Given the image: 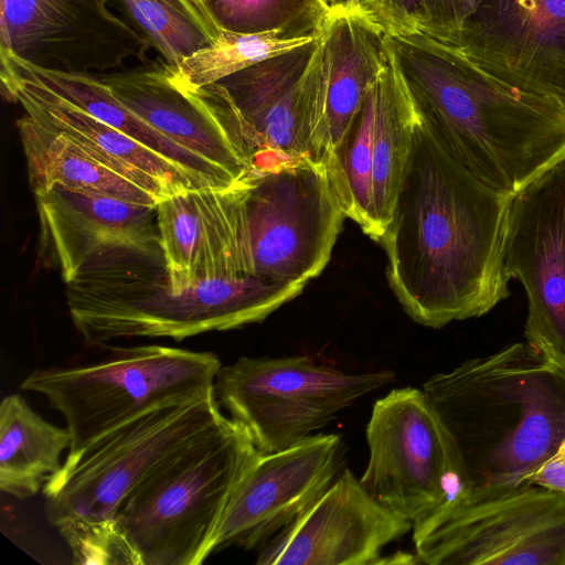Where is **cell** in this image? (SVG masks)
Returning a JSON list of instances; mask_svg holds the SVG:
<instances>
[{"mask_svg": "<svg viewBox=\"0 0 565 565\" xmlns=\"http://www.w3.org/2000/svg\"><path fill=\"white\" fill-rule=\"evenodd\" d=\"M414 100L412 150L379 243L387 282L404 311L438 329L481 317L509 297L505 244L513 195L457 161Z\"/></svg>", "mask_w": 565, "mask_h": 565, "instance_id": "1", "label": "cell"}, {"mask_svg": "<svg viewBox=\"0 0 565 565\" xmlns=\"http://www.w3.org/2000/svg\"><path fill=\"white\" fill-rule=\"evenodd\" d=\"M387 38L441 145L489 186L514 195L565 157L563 106L503 83L452 44Z\"/></svg>", "mask_w": 565, "mask_h": 565, "instance_id": "2", "label": "cell"}, {"mask_svg": "<svg viewBox=\"0 0 565 565\" xmlns=\"http://www.w3.org/2000/svg\"><path fill=\"white\" fill-rule=\"evenodd\" d=\"M423 390L456 445L468 491L522 483L565 436V364L526 341L437 373Z\"/></svg>", "mask_w": 565, "mask_h": 565, "instance_id": "3", "label": "cell"}, {"mask_svg": "<svg viewBox=\"0 0 565 565\" xmlns=\"http://www.w3.org/2000/svg\"><path fill=\"white\" fill-rule=\"evenodd\" d=\"M77 331L90 345L134 338L175 341L259 322L303 288L246 277L172 289L160 246L109 248L67 284Z\"/></svg>", "mask_w": 565, "mask_h": 565, "instance_id": "4", "label": "cell"}, {"mask_svg": "<svg viewBox=\"0 0 565 565\" xmlns=\"http://www.w3.org/2000/svg\"><path fill=\"white\" fill-rule=\"evenodd\" d=\"M260 452L228 416L161 462L111 524L132 565H200L227 507Z\"/></svg>", "mask_w": 565, "mask_h": 565, "instance_id": "5", "label": "cell"}, {"mask_svg": "<svg viewBox=\"0 0 565 565\" xmlns=\"http://www.w3.org/2000/svg\"><path fill=\"white\" fill-rule=\"evenodd\" d=\"M99 358L36 369L21 388L46 397L71 434L65 460L154 407L191 399L214 388L220 359L212 352L143 344L102 345Z\"/></svg>", "mask_w": 565, "mask_h": 565, "instance_id": "6", "label": "cell"}, {"mask_svg": "<svg viewBox=\"0 0 565 565\" xmlns=\"http://www.w3.org/2000/svg\"><path fill=\"white\" fill-rule=\"evenodd\" d=\"M226 417L213 388L114 428L64 460L44 484L49 522L57 527L110 524L125 499L161 462Z\"/></svg>", "mask_w": 565, "mask_h": 565, "instance_id": "7", "label": "cell"}, {"mask_svg": "<svg viewBox=\"0 0 565 565\" xmlns=\"http://www.w3.org/2000/svg\"><path fill=\"white\" fill-rule=\"evenodd\" d=\"M391 370L347 373L303 355L242 356L218 370L221 408L262 454L294 446L363 395L392 383Z\"/></svg>", "mask_w": 565, "mask_h": 565, "instance_id": "8", "label": "cell"}, {"mask_svg": "<svg viewBox=\"0 0 565 565\" xmlns=\"http://www.w3.org/2000/svg\"><path fill=\"white\" fill-rule=\"evenodd\" d=\"M412 530L420 564L565 565V494L535 484L470 490Z\"/></svg>", "mask_w": 565, "mask_h": 565, "instance_id": "9", "label": "cell"}, {"mask_svg": "<svg viewBox=\"0 0 565 565\" xmlns=\"http://www.w3.org/2000/svg\"><path fill=\"white\" fill-rule=\"evenodd\" d=\"M364 489L412 527L468 492L456 445L423 388L377 399L365 430Z\"/></svg>", "mask_w": 565, "mask_h": 565, "instance_id": "10", "label": "cell"}, {"mask_svg": "<svg viewBox=\"0 0 565 565\" xmlns=\"http://www.w3.org/2000/svg\"><path fill=\"white\" fill-rule=\"evenodd\" d=\"M247 179L255 276L305 288L329 263L345 217L324 160L250 169Z\"/></svg>", "mask_w": 565, "mask_h": 565, "instance_id": "11", "label": "cell"}, {"mask_svg": "<svg viewBox=\"0 0 565 565\" xmlns=\"http://www.w3.org/2000/svg\"><path fill=\"white\" fill-rule=\"evenodd\" d=\"M321 73L319 35L217 82L226 90L232 128L252 169L324 160Z\"/></svg>", "mask_w": 565, "mask_h": 565, "instance_id": "12", "label": "cell"}, {"mask_svg": "<svg viewBox=\"0 0 565 565\" xmlns=\"http://www.w3.org/2000/svg\"><path fill=\"white\" fill-rule=\"evenodd\" d=\"M111 0H1L0 52L63 73H110L149 62L150 42Z\"/></svg>", "mask_w": 565, "mask_h": 565, "instance_id": "13", "label": "cell"}, {"mask_svg": "<svg viewBox=\"0 0 565 565\" xmlns=\"http://www.w3.org/2000/svg\"><path fill=\"white\" fill-rule=\"evenodd\" d=\"M505 260L526 294V342L565 364V157L513 195Z\"/></svg>", "mask_w": 565, "mask_h": 565, "instance_id": "14", "label": "cell"}, {"mask_svg": "<svg viewBox=\"0 0 565 565\" xmlns=\"http://www.w3.org/2000/svg\"><path fill=\"white\" fill-rule=\"evenodd\" d=\"M452 45L503 83L565 108V0H484Z\"/></svg>", "mask_w": 565, "mask_h": 565, "instance_id": "15", "label": "cell"}, {"mask_svg": "<svg viewBox=\"0 0 565 565\" xmlns=\"http://www.w3.org/2000/svg\"><path fill=\"white\" fill-rule=\"evenodd\" d=\"M338 434H313L262 454L238 484L216 533L213 553L260 548L300 516L344 469Z\"/></svg>", "mask_w": 565, "mask_h": 565, "instance_id": "16", "label": "cell"}, {"mask_svg": "<svg viewBox=\"0 0 565 565\" xmlns=\"http://www.w3.org/2000/svg\"><path fill=\"white\" fill-rule=\"evenodd\" d=\"M247 175L228 186L191 189L158 202L159 246L174 291L204 280L256 277Z\"/></svg>", "mask_w": 565, "mask_h": 565, "instance_id": "17", "label": "cell"}, {"mask_svg": "<svg viewBox=\"0 0 565 565\" xmlns=\"http://www.w3.org/2000/svg\"><path fill=\"white\" fill-rule=\"evenodd\" d=\"M409 530V522L379 503L344 468L300 516L259 548L256 563L384 564V547Z\"/></svg>", "mask_w": 565, "mask_h": 565, "instance_id": "18", "label": "cell"}, {"mask_svg": "<svg viewBox=\"0 0 565 565\" xmlns=\"http://www.w3.org/2000/svg\"><path fill=\"white\" fill-rule=\"evenodd\" d=\"M113 94L158 132L236 180L252 166L210 103L179 86L163 60L97 74Z\"/></svg>", "mask_w": 565, "mask_h": 565, "instance_id": "19", "label": "cell"}, {"mask_svg": "<svg viewBox=\"0 0 565 565\" xmlns=\"http://www.w3.org/2000/svg\"><path fill=\"white\" fill-rule=\"evenodd\" d=\"M43 244L65 284L94 256L117 247L159 246L157 205L53 185L34 194Z\"/></svg>", "mask_w": 565, "mask_h": 565, "instance_id": "20", "label": "cell"}, {"mask_svg": "<svg viewBox=\"0 0 565 565\" xmlns=\"http://www.w3.org/2000/svg\"><path fill=\"white\" fill-rule=\"evenodd\" d=\"M3 96L30 117L65 134L103 164L159 200L210 186L134 138L67 104L7 67L0 68Z\"/></svg>", "mask_w": 565, "mask_h": 565, "instance_id": "21", "label": "cell"}, {"mask_svg": "<svg viewBox=\"0 0 565 565\" xmlns=\"http://www.w3.org/2000/svg\"><path fill=\"white\" fill-rule=\"evenodd\" d=\"M320 41L321 143L327 156L340 141L370 87L387 65L388 47L386 34L370 19L340 12L330 13Z\"/></svg>", "mask_w": 565, "mask_h": 565, "instance_id": "22", "label": "cell"}, {"mask_svg": "<svg viewBox=\"0 0 565 565\" xmlns=\"http://www.w3.org/2000/svg\"><path fill=\"white\" fill-rule=\"evenodd\" d=\"M0 62L1 67L126 134L210 186H228L238 181L158 132L121 103L97 74L47 71L7 52H0Z\"/></svg>", "mask_w": 565, "mask_h": 565, "instance_id": "23", "label": "cell"}, {"mask_svg": "<svg viewBox=\"0 0 565 565\" xmlns=\"http://www.w3.org/2000/svg\"><path fill=\"white\" fill-rule=\"evenodd\" d=\"M18 128L34 194L53 185L156 206L160 201L98 161L65 134L24 114Z\"/></svg>", "mask_w": 565, "mask_h": 565, "instance_id": "24", "label": "cell"}, {"mask_svg": "<svg viewBox=\"0 0 565 565\" xmlns=\"http://www.w3.org/2000/svg\"><path fill=\"white\" fill-rule=\"evenodd\" d=\"M388 62L373 84V204L381 237L402 184L413 143L415 100L386 34Z\"/></svg>", "mask_w": 565, "mask_h": 565, "instance_id": "25", "label": "cell"}, {"mask_svg": "<svg viewBox=\"0 0 565 565\" xmlns=\"http://www.w3.org/2000/svg\"><path fill=\"white\" fill-rule=\"evenodd\" d=\"M68 429L46 422L19 394L0 404V489L25 499L36 494L62 467L71 446Z\"/></svg>", "mask_w": 565, "mask_h": 565, "instance_id": "26", "label": "cell"}, {"mask_svg": "<svg viewBox=\"0 0 565 565\" xmlns=\"http://www.w3.org/2000/svg\"><path fill=\"white\" fill-rule=\"evenodd\" d=\"M373 84L342 138L327 153L324 163L345 217L380 242L372 188Z\"/></svg>", "mask_w": 565, "mask_h": 565, "instance_id": "27", "label": "cell"}, {"mask_svg": "<svg viewBox=\"0 0 565 565\" xmlns=\"http://www.w3.org/2000/svg\"><path fill=\"white\" fill-rule=\"evenodd\" d=\"M168 65L215 43L222 29L203 0H116Z\"/></svg>", "mask_w": 565, "mask_h": 565, "instance_id": "28", "label": "cell"}, {"mask_svg": "<svg viewBox=\"0 0 565 565\" xmlns=\"http://www.w3.org/2000/svg\"><path fill=\"white\" fill-rule=\"evenodd\" d=\"M315 39H282L277 31L238 33L222 29L215 43L183 58L175 67L169 65L170 77L179 86L202 87Z\"/></svg>", "mask_w": 565, "mask_h": 565, "instance_id": "29", "label": "cell"}, {"mask_svg": "<svg viewBox=\"0 0 565 565\" xmlns=\"http://www.w3.org/2000/svg\"><path fill=\"white\" fill-rule=\"evenodd\" d=\"M226 31H277L282 39L317 38L330 17L326 0H203Z\"/></svg>", "mask_w": 565, "mask_h": 565, "instance_id": "30", "label": "cell"}, {"mask_svg": "<svg viewBox=\"0 0 565 565\" xmlns=\"http://www.w3.org/2000/svg\"><path fill=\"white\" fill-rule=\"evenodd\" d=\"M484 0H423L420 34L452 44Z\"/></svg>", "mask_w": 565, "mask_h": 565, "instance_id": "31", "label": "cell"}, {"mask_svg": "<svg viewBox=\"0 0 565 565\" xmlns=\"http://www.w3.org/2000/svg\"><path fill=\"white\" fill-rule=\"evenodd\" d=\"M422 19L423 0H374L370 17L391 36L419 34Z\"/></svg>", "mask_w": 565, "mask_h": 565, "instance_id": "32", "label": "cell"}, {"mask_svg": "<svg viewBox=\"0 0 565 565\" xmlns=\"http://www.w3.org/2000/svg\"><path fill=\"white\" fill-rule=\"evenodd\" d=\"M565 494V436L556 450L522 481Z\"/></svg>", "mask_w": 565, "mask_h": 565, "instance_id": "33", "label": "cell"}, {"mask_svg": "<svg viewBox=\"0 0 565 565\" xmlns=\"http://www.w3.org/2000/svg\"><path fill=\"white\" fill-rule=\"evenodd\" d=\"M330 13L359 14L370 19L374 0H326Z\"/></svg>", "mask_w": 565, "mask_h": 565, "instance_id": "34", "label": "cell"}]
</instances>
